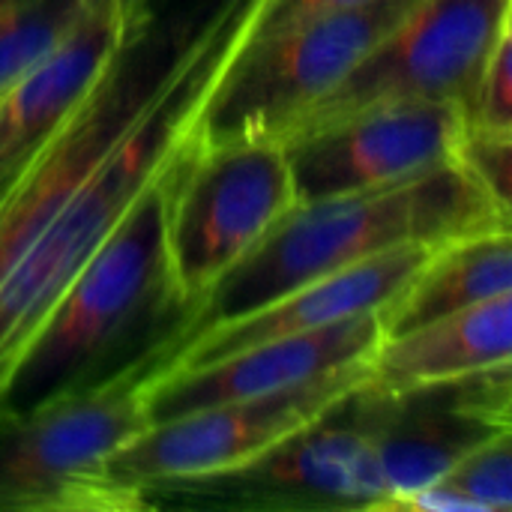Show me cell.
I'll return each instance as SVG.
<instances>
[{"mask_svg": "<svg viewBox=\"0 0 512 512\" xmlns=\"http://www.w3.org/2000/svg\"><path fill=\"white\" fill-rule=\"evenodd\" d=\"M153 507L273 512L390 510L363 387L258 459L204 477L150 486Z\"/></svg>", "mask_w": 512, "mask_h": 512, "instance_id": "52a82bcc", "label": "cell"}, {"mask_svg": "<svg viewBox=\"0 0 512 512\" xmlns=\"http://www.w3.org/2000/svg\"><path fill=\"white\" fill-rule=\"evenodd\" d=\"M504 225H512V210L501 207L456 159L393 186L297 201L207 291L180 333L165 342L162 363L195 333L249 315L318 276L387 249L444 243Z\"/></svg>", "mask_w": 512, "mask_h": 512, "instance_id": "7a4b0ae2", "label": "cell"}, {"mask_svg": "<svg viewBox=\"0 0 512 512\" xmlns=\"http://www.w3.org/2000/svg\"><path fill=\"white\" fill-rule=\"evenodd\" d=\"M381 339L384 318L369 312L330 327L264 339L195 369H159L147 378V411L156 423L183 411L300 387L336 369L366 363Z\"/></svg>", "mask_w": 512, "mask_h": 512, "instance_id": "7c38bea8", "label": "cell"}, {"mask_svg": "<svg viewBox=\"0 0 512 512\" xmlns=\"http://www.w3.org/2000/svg\"><path fill=\"white\" fill-rule=\"evenodd\" d=\"M512 363V294L381 339L366 387L381 396L456 381Z\"/></svg>", "mask_w": 512, "mask_h": 512, "instance_id": "9a60e30c", "label": "cell"}, {"mask_svg": "<svg viewBox=\"0 0 512 512\" xmlns=\"http://www.w3.org/2000/svg\"><path fill=\"white\" fill-rule=\"evenodd\" d=\"M264 6L267 0H213L207 27L174 81L0 279V405L21 354L75 273L138 195L204 138L207 105L252 39Z\"/></svg>", "mask_w": 512, "mask_h": 512, "instance_id": "6da1fadb", "label": "cell"}, {"mask_svg": "<svg viewBox=\"0 0 512 512\" xmlns=\"http://www.w3.org/2000/svg\"><path fill=\"white\" fill-rule=\"evenodd\" d=\"M512 30H507L483 63L465 105V126L486 132H512Z\"/></svg>", "mask_w": 512, "mask_h": 512, "instance_id": "d6986e66", "label": "cell"}, {"mask_svg": "<svg viewBox=\"0 0 512 512\" xmlns=\"http://www.w3.org/2000/svg\"><path fill=\"white\" fill-rule=\"evenodd\" d=\"M438 246L441 243H411L318 276L249 315L195 333L159 369H195L264 339L306 333L369 312H384L414 282V276L426 267Z\"/></svg>", "mask_w": 512, "mask_h": 512, "instance_id": "4fadbf2b", "label": "cell"}, {"mask_svg": "<svg viewBox=\"0 0 512 512\" xmlns=\"http://www.w3.org/2000/svg\"><path fill=\"white\" fill-rule=\"evenodd\" d=\"M96 0H15L0 9V96L27 75Z\"/></svg>", "mask_w": 512, "mask_h": 512, "instance_id": "ac0fdd59", "label": "cell"}, {"mask_svg": "<svg viewBox=\"0 0 512 512\" xmlns=\"http://www.w3.org/2000/svg\"><path fill=\"white\" fill-rule=\"evenodd\" d=\"M512 0H423L324 99L282 135L393 102L465 105L498 39L512 30Z\"/></svg>", "mask_w": 512, "mask_h": 512, "instance_id": "ba28073f", "label": "cell"}, {"mask_svg": "<svg viewBox=\"0 0 512 512\" xmlns=\"http://www.w3.org/2000/svg\"><path fill=\"white\" fill-rule=\"evenodd\" d=\"M402 510L420 512H510L512 432L495 435L465 453L435 483L405 501Z\"/></svg>", "mask_w": 512, "mask_h": 512, "instance_id": "e0dca14e", "label": "cell"}, {"mask_svg": "<svg viewBox=\"0 0 512 512\" xmlns=\"http://www.w3.org/2000/svg\"><path fill=\"white\" fill-rule=\"evenodd\" d=\"M150 9V0H96L90 12L0 96V177L24 165L90 90Z\"/></svg>", "mask_w": 512, "mask_h": 512, "instance_id": "5bb4252c", "label": "cell"}, {"mask_svg": "<svg viewBox=\"0 0 512 512\" xmlns=\"http://www.w3.org/2000/svg\"><path fill=\"white\" fill-rule=\"evenodd\" d=\"M150 345L126 366L27 411L0 414V512H135L141 492L108 462L153 420L147 378L162 360Z\"/></svg>", "mask_w": 512, "mask_h": 512, "instance_id": "277c9868", "label": "cell"}, {"mask_svg": "<svg viewBox=\"0 0 512 512\" xmlns=\"http://www.w3.org/2000/svg\"><path fill=\"white\" fill-rule=\"evenodd\" d=\"M297 204L282 141H207L183 162L168 204V267L183 321Z\"/></svg>", "mask_w": 512, "mask_h": 512, "instance_id": "8992f818", "label": "cell"}, {"mask_svg": "<svg viewBox=\"0 0 512 512\" xmlns=\"http://www.w3.org/2000/svg\"><path fill=\"white\" fill-rule=\"evenodd\" d=\"M9 3H15V0H0V9H3V6H9Z\"/></svg>", "mask_w": 512, "mask_h": 512, "instance_id": "603a6c76", "label": "cell"}, {"mask_svg": "<svg viewBox=\"0 0 512 512\" xmlns=\"http://www.w3.org/2000/svg\"><path fill=\"white\" fill-rule=\"evenodd\" d=\"M459 102H393L282 138L297 201L393 186L456 159Z\"/></svg>", "mask_w": 512, "mask_h": 512, "instance_id": "30bf717a", "label": "cell"}, {"mask_svg": "<svg viewBox=\"0 0 512 512\" xmlns=\"http://www.w3.org/2000/svg\"><path fill=\"white\" fill-rule=\"evenodd\" d=\"M351 3H360V0H267L252 36L270 33V30L285 27L297 18H306V15L324 12V9H336V6H351Z\"/></svg>", "mask_w": 512, "mask_h": 512, "instance_id": "44dd1931", "label": "cell"}, {"mask_svg": "<svg viewBox=\"0 0 512 512\" xmlns=\"http://www.w3.org/2000/svg\"><path fill=\"white\" fill-rule=\"evenodd\" d=\"M369 360L279 393L156 420L108 462V474L144 498L159 483L240 468L360 390L369 378Z\"/></svg>", "mask_w": 512, "mask_h": 512, "instance_id": "9c48e42d", "label": "cell"}, {"mask_svg": "<svg viewBox=\"0 0 512 512\" xmlns=\"http://www.w3.org/2000/svg\"><path fill=\"white\" fill-rule=\"evenodd\" d=\"M201 144L204 138L138 195L66 285L21 354L0 414L27 411L57 393L96 381V369L138 324L165 306L180 312L168 267V204L177 171Z\"/></svg>", "mask_w": 512, "mask_h": 512, "instance_id": "3957f363", "label": "cell"}, {"mask_svg": "<svg viewBox=\"0 0 512 512\" xmlns=\"http://www.w3.org/2000/svg\"><path fill=\"white\" fill-rule=\"evenodd\" d=\"M512 294V231L486 228L435 249L414 282L381 312L384 339Z\"/></svg>", "mask_w": 512, "mask_h": 512, "instance_id": "2e32d148", "label": "cell"}, {"mask_svg": "<svg viewBox=\"0 0 512 512\" xmlns=\"http://www.w3.org/2000/svg\"><path fill=\"white\" fill-rule=\"evenodd\" d=\"M363 399L390 510H402L408 498L435 483L483 441L512 432L510 366L399 396H381L363 384Z\"/></svg>", "mask_w": 512, "mask_h": 512, "instance_id": "8fae6325", "label": "cell"}, {"mask_svg": "<svg viewBox=\"0 0 512 512\" xmlns=\"http://www.w3.org/2000/svg\"><path fill=\"white\" fill-rule=\"evenodd\" d=\"M9 177H12V174H6V177H0V195H3V189H6V183H9Z\"/></svg>", "mask_w": 512, "mask_h": 512, "instance_id": "7402d4cb", "label": "cell"}, {"mask_svg": "<svg viewBox=\"0 0 512 512\" xmlns=\"http://www.w3.org/2000/svg\"><path fill=\"white\" fill-rule=\"evenodd\" d=\"M456 162L468 168L477 183L510 210L512 198V132H486L465 126L456 147Z\"/></svg>", "mask_w": 512, "mask_h": 512, "instance_id": "ffe728a7", "label": "cell"}, {"mask_svg": "<svg viewBox=\"0 0 512 512\" xmlns=\"http://www.w3.org/2000/svg\"><path fill=\"white\" fill-rule=\"evenodd\" d=\"M423 0H360L252 36L216 87L204 138H279Z\"/></svg>", "mask_w": 512, "mask_h": 512, "instance_id": "5b68a950", "label": "cell"}]
</instances>
